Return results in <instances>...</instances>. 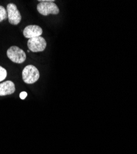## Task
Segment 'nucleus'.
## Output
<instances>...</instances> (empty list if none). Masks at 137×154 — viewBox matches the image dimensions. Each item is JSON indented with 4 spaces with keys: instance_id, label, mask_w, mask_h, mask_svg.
<instances>
[{
    "instance_id": "6",
    "label": "nucleus",
    "mask_w": 137,
    "mask_h": 154,
    "mask_svg": "<svg viewBox=\"0 0 137 154\" xmlns=\"http://www.w3.org/2000/svg\"><path fill=\"white\" fill-rule=\"evenodd\" d=\"M43 33L42 29L39 25H30L27 26L23 30V35L25 38H33L37 36H40Z\"/></svg>"
},
{
    "instance_id": "4",
    "label": "nucleus",
    "mask_w": 137,
    "mask_h": 154,
    "mask_svg": "<svg viewBox=\"0 0 137 154\" xmlns=\"http://www.w3.org/2000/svg\"><path fill=\"white\" fill-rule=\"evenodd\" d=\"M27 46L31 51L33 53L42 52L46 47V42L42 36H37L29 39Z\"/></svg>"
},
{
    "instance_id": "9",
    "label": "nucleus",
    "mask_w": 137,
    "mask_h": 154,
    "mask_svg": "<svg viewBox=\"0 0 137 154\" xmlns=\"http://www.w3.org/2000/svg\"><path fill=\"white\" fill-rule=\"evenodd\" d=\"M7 76V71L6 70L0 66V82L5 80V79L6 78Z\"/></svg>"
},
{
    "instance_id": "3",
    "label": "nucleus",
    "mask_w": 137,
    "mask_h": 154,
    "mask_svg": "<svg viewBox=\"0 0 137 154\" xmlns=\"http://www.w3.org/2000/svg\"><path fill=\"white\" fill-rule=\"evenodd\" d=\"M37 11L43 16L56 15L59 13V9L54 2H40L37 5Z\"/></svg>"
},
{
    "instance_id": "2",
    "label": "nucleus",
    "mask_w": 137,
    "mask_h": 154,
    "mask_svg": "<svg viewBox=\"0 0 137 154\" xmlns=\"http://www.w3.org/2000/svg\"><path fill=\"white\" fill-rule=\"evenodd\" d=\"M8 57L14 63H22L26 59V54L18 46H11L7 51Z\"/></svg>"
},
{
    "instance_id": "7",
    "label": "nucleus",
    "mask_w": 137,
    "mask_h": 154,
    "mask_svg": "<svg viewBox=\"0 0 137 154\" xmlns=\"http://www.w3.org/2000/svg\"><path fill=\"white\" fill-rule=\"evenodd\" d=\"M16 91L14 83L9 80L0 84V96L13 94Z\"/></svg>"
},
{
    "instance_id": "10",
    "label": "nucleus",
    "mask_w": 137,
    "mask_h": 154,
    "mask_svg": "<svg viewBox=\"0 0 137 154\" xmlns=\"http://www.w3.org/2000/svg\"><path fill=\"white\" fill-rule=\"evenodd\" d=\"M20 98L21 99H25L26 98V97L27 96V93H26V92H25V91H23V92H22V93H20Z\"/></svg>"
},
{
    "instance_id": "8",
    "label": "nucleus",
    "mask_w": 137,
    "mask_h": 154,
    "mask_svg": "<svg viewBox=\"0 0 137 154\" xmlns=\"http://www.w3.org/2000/svg\"><path fill=\"white\" fill-rule=\"evenodd\" d=\"M8 19L7 11L3 6L0 5V22Z\"/></svg>"
},
{
    "instance_id": "5",
    "label": "nucleus",
    "mask_w": 137,
    "mask_h": 154,
    "mask_svg": "<svg viewBox=\"0 0 137 154\" xmlns=\"http://www.w3.org/2000/svg\"><path fill=\"white\" fill-rule=\"evenodd\" d=\"M8 19L12 25H18L22 19V16L17 6L14 3H9L6 7Z\"/></svg>"
},
{
    "instance_id": "1",
    "label": "nucleus",
    "mask_w": 137,
    "mask_h": 154,
    "mask_svg": "<svg viewBox=\"0 0 137 154\" xmlns=\"http://www.w3.org/2000/svg\"><path fill=\"white\" fill-rule=\"evenodd\" d=\"M40 78V72L35 66L28 65L22 71V80L27 84H33Z\"/></svg>"
}]
</instances>
